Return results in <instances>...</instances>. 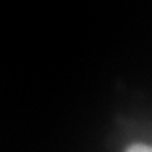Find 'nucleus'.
Wrapping results in <instances>:
<instances>
[{
	"mask_svg": "<svg viewBox=\"0 0 152 152\" xmlns=\"http://www.w3.org/2000/svg\"><path fill=\"white\" fill-rule=\"evenodd\" d=\"M127 152H152L151 145H145V144H134L127 149Z\"/></svg>",
	"mask_w": 152,
	"mask_h": 152,
	"instance_id": "nucleus-1",
	"label": "nucleus"
}]
</instances>
